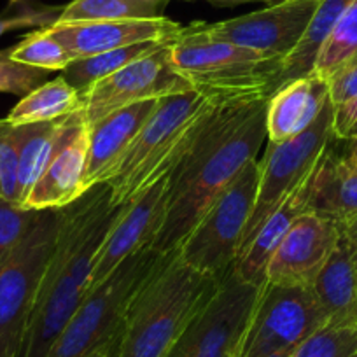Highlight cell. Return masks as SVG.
<instances>
[{
	"label": "cell",
	"instance_id": "cell-35",
	"mask_svg": "<svg viewBox=\"0 0 357 357\" xmlns=\"http://www.w3.org/2000/svg\"><path fill=\"white\" fill-rule=\"evenodd\" d=\"M333 139L350 140L357 139V97L345 104L335 105L331 123Z\"/></svg>",
	"mask_w": 357,
	"mask_h": 357
},
{
	"label": "cell",
	"instance_id": "cell-28",
	"mask_svg": "<svg viewBox=\"0 0 357 357\" xmlns=\"http://www.w3.org/2000/svg\"><path fill=\"white\" fill-rule=\"evenodd\" d=\"M354 67H357V0H354L319 50L314 74L329 84Z\"/></svg>",
	"mask_w": 357,
	"mask_h": 357
},
{
	"label": "cell",
	"instance_id": "cell-13",
	"mask_svg": "<svg viewBox=\"0 0 357 357\" xmlns=\"http://www.w3.org/2000/svg\"><path fill=\"white\" fill-rule=\"evenodd\" d=\"M319 2L321 0H287L238 18L198 23V26L212 39L286 60L303 37Z\"/></svg>",
	"mask_w": 357,
	"mask_h": 357
},
{
	"label": "cell",
	"instance_id": "cell-25",
	"mask_svg": "<svg viewBox=\"0 0 357 357\" xmlns=\"http://www.w3.org/2000/svg\"><path fill=\"white\" fill-rule=\"evenodd\" d=\"M79 111H82L81 93L60 75L22 97L6 119L13 126H22L30 123L58 121Z\"/></svg>",
	"mask_w": 357,
	"mask_h": 357
},
{
	"label": "cell",
	"instance_id": "cell-20",
	"mask_svg": "<svg viewBox=\"0 0 357 357\" xmlns=\"http://www.w3.org/2000/svg\"><path fill=\"white\" fill-rule=\"evenodd\" d=\"M308 212L345 226L357 219V170L326 147L308 177Z\"/></svg>",
	"mask_w": 357,
	"mask_h": 357
},
{
	"label": "cell",
	"instance_id": "cell-15",
	"mask_svg": "<svg viewBox=\"0 0 357 357\" xmlns=\"http://www.w3.org/2000/svg\"><path fill=\"white\" fill-rule=\"evenodd\" d=\"M342 235V225L315 214L294 221L270 257L266 282L275 286L310 287Z\"/></svg>",
	"mask_w": 357,
	"mask_h": 357
},
{
	"label": "cell",
	"instance_id": "cell-40",
	"mask_svg": "<svg viewBox=\"0 0 357 357\" xmlns=\"http://www.w3.org/2000/svg\"><path fill=\"white\" fill-rule=\"evenodd\" d=\"M343 158H345V161L354 168V170H357V139L350 140L349 153H347Z\"/></svg>",
	"mask_w": 357,
	"mask_h": 357
},
{
	"label": "cell",
	"instance_id": "cell-18",
	"mask_svg": "<svg viewBox=\"0 0 357 357\" xmlns=\"http://www.w3.org/2000/svg\"><path fill=\"white\" fill-rule=\"evenodd\" d=\"M88 149L89 137L86 123L54 154L22 207L29 211H58L77 200L86 191Z\"/></svg>",
	"mask_w": 357,
	"mask_h": 357
},
{
	"label": "cell",
	"instance_id": "cell-2",
	"mask_svg": "<svg viewBox=\"0 0 357 357\" xmlns=\"http://www.w3.org/2000/svg\"><path fill=\"white\" fill-rule=\"evenodd\" d=\"M109 184H95L58 208L56 238L20 343L18 357H46L89 291L93 261L121 215Z\"/></svg>",
	"mask_w": 357,
	"mask_h": 357
},
{
	"label": "cell",
	"instance_id": "cell-36",
	"mask_svg": "<svg viewBox=\"0 0 357 357\" xmlns=\"http://www.w3.org/2000/svg\"><path fill=\"white\" fill-rule=\"evenodd\" d=\"M329 100L333 105L345 104L357 97V67L343 72L328 84Z\"/></svg>",
	"mask_w": 357,
	"mask_h": 357
},
{
	"label": "cell",
	"instance_id": "cell-33",
	"mask_svg": "<svg viewBox=\"0 0 357 357\" xmlns=\"http://www.w3.org/2000/svg\"><path fill=\"white\" fill-rule=\"evenodd\" d=\"M39 211H29L0 197V264L23 240Z\"/></svg>",
	"mask_w": 357,
	"mask_h": 357
},
{
	"label": "cell",
	"instance_id": "cell-16",
	"mask_svg": "<svg viewBox=\"0 0 357 357\" xmlns=\"http://www.w3.org/2000/svg\"><path fill=\"white\" fill-rule=\"evenodd\" d=\"M183 29L181 23L161 16L154 20L54 23L46 30L77 60L147 40L174 43Z\"/></svg>",
	"mask_w": 357,
	"mask_h": 357
},
{
	"label": "cell",
	"instance_id": "cell-3",
	"mask_svg": "<svg viewBox=\"0 0 357 357\" xmlns=\"http://www.w3.org/2000/svg\"><path fill=\"white\" fill-rule=\"evenodd\" d=\"M221 280L188 266L178 249L161 254L130 300L116 357H167Z\"/></svg>",
	"mask_w": 357,
	"mask_h": 357
},
{
	"label": "cell",
	"instance_id": "cell-31",
	"mask_svg": "<svg viewBox=\"0 0 357 357\" xmlns=\"http://www.w3.org/2000/svg\"><path fill=\"white\" fill-rule=\"evenodd\" d=\"M65 6H44L36 0H9L0 13V37L13 30L47 29L60 20Z\"/></svg>",
	"mask_w": 357,
	"mask_h": 357
},
{
	"label": "cell",
	"instance_id": "cell-14",
	"mask_svg": "<svg viewBox=\"0 0 357 357\" xmlns=\"http://www.w3.org/2000/svg\"><path fill=\"white\" fill-rule=\"evenodd\" d=\"M167 200L168 175L125 205L95 256L89 289L104 282L126 257L153 247L163 225Z\"/></svg>",
	"mask_w": 357,
	"mask_h": 357
},
{
	"label": "cell",
	"instance_id": "cell-23",
	"mask_svg": "<svg viewBox=\"0 0 357 357\" xmlns=\"http://www.w3.org/2000/svg\"><path fill=\"white\" fill-rule=\"evenodd\" d=\"M310 291L326 321H357V272L343 226L335 249L310 284Z\"/></svg>",
	"mask_w": 357,
	"mask_h": 357
},
{
	"label": "cell",
	"instance_id": "cell-4",
	"mask_svg": "<svg viewBox=\"0 0 357 357\" xmlns=\"http://www.w3.org/2000/svg\"><path fill=\"white\" fill-rule=\"evenodd\" d=\"M170 53L175 70L218 105L268 100L277 91L284 65L282 58L212 39L198 23L184 26Z\"/></svg>",
	"mask_w": 357,
	"mask_h": 357
},
{
	"label": "cell",
	"instance_id": "cell-29",
	"mask_svg": "<svg viewBox=\"0 0 357 357\" xmlns=\"http://www.w3.org/2000/svg\"><path fill=\"white\" fill-rule=\"evenodd\" d=\"M291 357H357V321H326Z\"/></svg>",
	"mask_w": 357,
	"mask_h": 357
},
{
	"label": "cell",
	"instance_id": "cell-26",
	"mask_svg": "<svg viewBox=\"0 0 357 357\" xmlns=\"http://www.w3.org/2000/svg\"><path fill=\"white\" fill-rule=\"evenodd\" d=\"M165 44L168 43L147 40V43L132 44V46L119 47V50L93 54V56L77 58V60H74L70 65H67V67L61 70V77L82 95L84 91H88L91 86L97 84L98 81L105 79L107 75L114 74V72L126 67V65H130L132 61L139 60V58L160 50Z\"/></svg>",
	"mask_w": 357,
	"mask_h": 357
},
{
	"label": "cell",
	"instance_id": "cell-34",
	"mask_svg": "<svg viewBox=\"0 0 357 357\" xmlns=\"http://www.w3.org/2000/svg\"><path fill=\"white\" fill-rule=\"evenodd\" d=\"M0 197L20 205L15 126L8 119H0Z\"/></svg>",
	"mask_w": 357,
	"mask_h": 357
},
{
	"label": "cell",
	"instance_id": "cell-12",
	"mask_svg": "<svg viewBox=\"0 0 357 357\" xmlns=\"http://www.w3.org/2000/svg\"><path fill=\"white\" fill-rule=\"evenodd\" d=\"M172 43L132 61L114 74L93 84L82 97V112L88 125L111 112L144 100H160L191 91V84L175 70Z\"/></svg>",
	"mask_w": 357,
	"mask_h": 357
},
{
	"label": "cell",
	"instance_id": "cell-10",
	"mask_svg": "<svg viewBox=\"0 0 357 357\" xmlns=\"http://www.w3.org/2000/svg\"><path fill=\"white\" fill-rule=\"evenodd\" d=\"M259 291V287L240 280L231 268L211 300L178 336L167 357L238 356Z\"/></svg>",
	"mask_w": 357,
	"mask_h": 357
},
{
	"label": "cell",
	"instance_id": "cell-11",
	"mask_svg": "<svg viewBox=\"0 0 357 357\" xmlns=\"http://www.w3.org/2000/svg\"><path fill=\"white\" fill-rule=\"evenodd\" d=\"M58 211H39L22 242L0 264V340L22 338L56 238Z\"/></svg>",
	"mask_w": 357,
	"mask_h": 357
},
{
	"label": "cell",
	"instance_id": "cell-6",
	"mask_svg": "<svg viewBox=\"0 0 357 357\" xmlns=\"http://www.w3.org/2000/svg\"><path fill=\"white\" fill-rule=\"evenodd\" d=\"M160 256L153 247H146L89 289L46 357H93L102 350H116L130 300Z\"/></svg>",
	"mask_w": 357,
	"mask_h": 357
},
{
	"label": "cell",
	"instance_id": "cell-22",
	"mask_svg": "<svg viewBox=\"0 0 357 357\" xmlns=\"http://www.w3.org/2000/svg\"><path fill=\"white\" fill-rule=\"evenodd\" d=\"M312 174V172H310ZM310 177V175H308ZM308 177H305L289 195L286 200L279 205L266 221L263 222L249 245L240 252L233 264V272L240 280L247 284H252L256 287H263L266 282V268L270 263V257L280 245L286 233L294 225L298 218L308 214Z\"/></svg>",
	"mask_w": 357,
	"mask_h": 357
},
{
	"label": "cell",
	"instance_id": "cell-24",
	"mask_svg": "<svg viewBox=\"0 0 357 357\" xmlns=\"http://www.w3.org/2000/svg\"><path fill=\"white\" fill-rule=\"evenodd\" d=\"M352 2L354 0H321L319 2L301 40L294 47L293 53L287 54V58L284 60L277 89L282 88L287 82L294 81V79L305 77V75L314 72L319 50L328 39L331 30L336 26V23L340 22V18L352 6Z\"/></svg>",
	"mask_w": 357,
	"mask_h": 357
},
{
	"label": "cell",
	"instance_id": "cell-39",
	"mask_svg": "<svg viewBox=\"0 0 357 357\" xmlns=\"http://www.w3.org/2000/svg\"><path fill=\"white\" fill-rule=\"evenodd\" d=\"M215 8H235V6L250 4V2H263V0H205Z\"/></svg>",
	"mask_w": 357,
	"mask_h": 357
},
{
	"label": "cell",
	"instance_id": "cell-9",
	"mask_svg": "<svg viewBox=\"0 0 357 357\" xmlns=\"http://www.w3.org/2000/svg\"><path fill=\"white\" fill-rule=\"evenodd\" d=\"M333 111H335V105L331 104V100H328L314 125L301 132L300 135L284 140V142L268 140L264 156L259 161L261 172L256 204L247 222L238 256L249 245L263 222L286 200L287 195L314 170L319 158L333 140Z\"/></svg>",
	"mask_w": 357,
	"mask_h": 357
},
{
	"label": "cell",
	"instance_id": "cell-27",
	"mask_svg": "<svg viewBox=\"0 0 357 357\" xmlns=\"http://www.w3.org/2000/svg\"><path fill=\"white\" fill-rule=\"evenodd\" d=\"M168 0H74L56 23L154 20L163 16Z\"/></svg>",
	"mask_w": 357,
	"mask_h": 357
},
{
	"label": "cell",
	"instance_id": "cell-17",
	"mask_svg": "<svg viewBox=\"0 0 357 357\" xmlns=\"http://www.w3.org/2000/svg\"><path fill=\"white\" fill-rule=\"evenodd\" d=\"M160 100H144L128 105L111 112L93 125H88L89 149L84 178L86 190L95 184L109 183L123 154L156 111Z\"/></svg>",
	"mask_w": 357,
	"mask_h": 357
},
{
	"label": "cell",
	"instance_id": "cell-7",
	"mask_svg": "<svg viewBox=\"0 0 357 357\" xmlns=\"http://www.w3.org/2000/svg\"><path fill=\"white\" fill-rule=\"evenodd\" d=\"M259 172V161L247 163L177 247L188 266L219 279L231 270L256 204Z\"/></svg>",
	"mask_w": 357,
	"mask_h": 357
},
{
	"label": "cell",
	"instance_id": "cell-32",
	"mask_svg": "<svg viewBox=\"0 0 357 357\" xmlns=\"http://www.w3.org/2000/svg\"><path fill=\"white\" fill-rule=\"evenodd\" d=\"M51 72L13 60L11 50L0 51V91L25 97L50 81Z\"/></svg>",
	"mask_w": 357,
	"mask_h": 357
},
{
	"label": "cell",
	"instance_id": "cell-5",
	"mask_svg": "<svg viewBox=\"0 0 357 357\" xmlns=\"http://www.w3.org/2000/svg\"><path fill=\"white\" fill-rule=\"evenodd\" d=\"M218 104L195 89L161 98L109 178L112 202L126 205L167 177Z\"/></svg>",
	"mask_w": 357,
	"mask_h": 357
},
{
	"label": "cell",
	"instance_id": "cell-41",
	"mask_svg": "<svg viewBox=\"0 0 357 357\" xmlns=\"http://www.w3.org/2000/svg\"><path fill=\"white\" fill-rule=\"evenodd\" d=\"M93 357H116V350H102V352L95 354Z\"/></svg>",
	"mask_w": 357,
	"mask_h": 357
},
{
	"label": "cell",
	"instance_id": "cell-8",
	"mask_svg": "<svg viewBox=\"0 0 357 357\" xmlns=\"http://www.w3.org/2000/svg\"><path fill=\"white\" fill-rule=\"evenodd\" d=\"M324 322L310 287L264 284L236 357H291Z\"/></svg>",
	"mask_w": 357,
	"mask_h": 357
},
{
	"label": "cell",
	"instance_id": "cell-37",
	"mask_svg": "<svg viewBox=\"0 0 357 357\" xmlns=\"http://www.w3.org/2000/svg\"><path fill=\"white\" fill-rule=\"evenodd\" d=\"M343 233H345V238L347 242H349L350 254H352V259H354V266H356V272H357V219H354L352 222L343 226Z\"/></svg>",
	"mask_w": 357,
	"mask_h": 357
},
{
	"label": "cell",
	"instance_id": "cell-42",
	"mask_svg": "<svg viewBox=\"0 0 357 357\" xmlns=\"http://www.w3.org/2000/svg\"><path fill=\"white\" fill-rule=\"evenodd\" d=\"M280 2H287V0H263V4L266 6H275V4H280Z\"/></svg>",
	"mask_w": 357,
	"mask_h": 357
},
{
	"label": "cell",
	"instance_id": "cell-1",
	"mask_svg": "<svg viewBox=\"0 0 357 357\" xmlns=\"http://www.w3.org/2000/svg\"><path fill=\"white\" fill-rule=\"evenodd\" d=\"M268 100L219 105L168 174L163 225L153 243L170 252L184 242L242 168L257 160L266 137Z\"/></svg>",
	"mask_w": 357,
	"mask_h": 357
},
{
	"label": "cell",
	"instance_id": "cell-30",
	"mask_svg": "<svg viewBox=\"0 0 357 357\" xmlns=\"http://www.w3.org/2000/svg\"><path fill=\"white\" fill-rule=\"evenodd\" d=\"M9 50L13 60L47 72H61L75 60L46 29L29 33L22 43Z\"/></svg>",
	"mask_w": 357,
	"mask_h": 357
},
{
	"label": "cell",
	"instance_id": "cell-38",
	"mask_svg": "<svg viewBox=\"0 0 357 357\" xmlns=\"http://www.w3.org/2000/svg\"><path fill=\"white\" fill-rule=\"evenodd\" d=\"M20 343H22V338L18 336H8L0 340V357H18Z\"/></svg>",
	"mask_w": 357,
	"mask_h": 357
},
{
	"label": "cell",
	"instance_id": "cell-19",
	"mask_svg": "<svg viewBox=\"0 0 357 357\" xmlns=\"http://www.w3.org/2000/svg\"><path fill=\"white\" fill-rule=\"evenodd\" d=\"M329 100L328 82L312 72L279 88L266 104V137L284 142L314 125Z\"/></svg>",
	"mask_w": 357,
	"mask_h": 357
},
{
	"label": "cell",
	"instance_id": "cell-21",
	"mask_svg": "<svg viewBox=\"0 0 357 357\" xmlns=\"http://www.w3.org/2000/svg\"><path fill=\"white\" fill-rule=\"evenodd\" d=\"M82 125H86V118L84 112L79 111L58 121L15 126L20 205L29 197L30 190L39 181L54 154L70 140V137Z\"/></svg>",
	"mask_w": 357,
	"mask_h": 357
}]
</instances>
